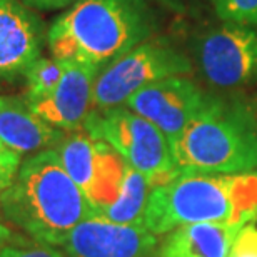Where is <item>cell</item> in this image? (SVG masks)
Returning a JSON list of instances; mask_svg holds the SVG:
<instances>
[{
	"instance_id": "obj_1",
	"label": "cell",
	"mask_w": 257,
	"mask_h": 257,
	"mask_svg": "<svg viewBox=\"0 0 257 257\" xmlns=\"http://www.w3.org/2000/svg\"><path fill=\"white\" fill-rule=\"evenodd\" d=\"M0 209L4 217L27 232L34 242L52 247H60L77 224L97 215L54 149L22 162L14 184L0 194Z\"/></svg>"
},
{
	"instance_id": "obj_2",
	"label": "cell",
	"mask_w": 257,
	"mask_h": 257,
	"mask_svg": "<svg viewBox=\"0 0 257 257\" xmlns=\"http://www.w3.org/2000/svg\"><path fill=\"white\" fill-rule=\"evenodd\" d=\"M157 29L147 0H75L47 30L54 59L104 69Z\"/></svg>"
},
{
	"instance_id": "obj_3",
	"label": "cell",
	"mask_w": 257,
	"mask_h": 257,
	"mask_svg": "<svg viewBox=\"0 0 257 257\" xmlns=\"http://www.w3.org/2000/svg\"><path fill=\"white\" fill-rule=\"evenodd\" d=\"M257 217V171L179 174L151 189L144 227L164 235L187 224L220 222L244 227Z\"/></svg>"
},
{
	"instance_id": "obj_4",
	"label": "cell",
	"mask_w": 257,
	"mask_h": 257,
	"mask_svg": "<svg viewBox=\"0 0 257 257\" xmlns=\"http://www.w3.org/2000/svg\"><path fill=\"white\" fill-rule=\"evenodd\" d=\"M171 144L179 174H244L257 171V119L237 102L214 95Z\"/></svg>"
},
{
	"instance_id": "obj_5",
	"label": "cell",
	"mask_w": 257,
	"mask_h": 257,
	"mask_svg": "<svg viewBox=\"0 0 257 257\" xmlns=\"http://www.w3.org/2000/svg\"><path fill=\"white\" fill-rule=\"evenodd\" d=\"M82 128L95 141L109 144L128 166L147 179L151 189L179 176L167 137L125 105L107 110L90 109Z\"/></svg>"
},
{
	"instance_id": "obj_6",
	"label": "cell",
	"mask_w": 257,
	"mask_h": 257,
	"mask_svg": "<svg viewBox=\"0 0 257 257\" xmlns=\"http://www.w3.org/2000/svg\"><path fill=\"white\" fill-rule=\"evenodd\" d=\"M191 70V60L171 44L146 40L99 72L92 90V109L120 107L152 82L172 75H187Z\"/></svg>"
},
{
	"instance_id": "obj_7",
	"label": "cell",
	"mask_w": 257,
	"mask_h": 257,
	"mask_svg": "<svg viewBox=\"0 0 257 257\" xmlns=\"http://www.w3.org/2000/svg\"><path fill=\"white\" fill-rule=\"evenodd\" d=\"M197 59L210 85L237 89L257 82V25L224 22L199 40Z\"/></svg>"
},
{
	"instance_id": "obj_8",
	"label": "cell",
	"mask_w": 257,
	"mask_h": 257,
	"mask_svg": "<svg viewBox=\"0 0 257 257\" xmlns=\"http://www.w3.org/2000/svg\"><path fill=\"white\" fill-rule=\"evenodd\" d=\"M214 95L205 94L187 75H172L146 85L124 105L152 122L171 142L207 109Z\"/></svg>"
},
{
	"instance_id": "obj_9",
	"label": "cell",
	"mask_w": 257,
	"mask_h": 257,
	"mask_svg": "<svg viewBox=\"0 0 257 257\" xmlns=\"http://www.w3.org/2000/svg\"><path fill=\"white\" fill-rule=\"evenodd\" d=\"M67 257H154L157 235L144 225H127L100 215L82 220L59 247Z\"/></svg>"
},
{
	"instance_id": "obj_10",
	"label": "cell",
	"mask_w": 257,
	"mask_h": 257,
	"mask_svg": "<svg viewBox=\"0 0 257 257\" xmlns=\"http://www.w3.org/2000/svg\"><path fill=\"white\" fill-rule=\"evenodd\" d=\"M47 30L20 0H0V79L24 75L42 54Z\"/></svg>"
},
{
	"instance_id": "obj_11",
	"label": "cell",
	"mask_w": 257,
	"mask_h": 257,
	"mask_svg": "<svg viewBox=\"0 0 257 257\" xmlns=\"http://www.w3.org/2000/svg\"><path fill=\"white\" fill-rule=\"evenodd\" d=\"M64 74L55 90L45 99L29 102L35 115L60 131L82 128L92 109V90L100 69L89 64L60 60Z\"/></svg>"
},
{
	"instance_id": "obj_12",
	"label": "cell",
	"mask_w": 257,
	"mask_h": 257,
	"mask_svg": "<svg viewBox=\"0 0 257 257\" xmlns=\"http://www.w3.org/2000/svg\"><path fill=\"white\" fill-rule=\"evenodd\" d=\"M65 136L35 115L25 97L0 95V141L19 154L54 149Z\"/></svg>"
},
{
	"instance_id": "obj_13",
	"label": "cell",
	"mask_w": 257,
	"mask_h": 257,
	"mask_svg": "<svg viewBox=\"0 0 257 257\" xmlns=\"http://www.w3.org/2000/svg\"><path fill=\"white\" fill-rule=\"evenodd\" d=\"M242 227L220 222L187 224L166 234L156 257H229Z\"/></svg>"
},
{
	"instance_id": "obj_14",
	"label": "cell",
	"mask_w": 257,
	"mask_h": 257,
	"mask_svg": "<svg viewBox=\"0 0 257 257\" xmlns=\"http://www.w3.org/2000/svg\"><path fill=\"white\" fill-rule=\"evenodd\" d=\"M65 172L89 197L99 171V141L92 139L84 128L65 134L54 147Z\"/></svg>"
},
{
	"instance_id": "obj_15",
	"label": "cell",
	"mask_w": 257,
	"mask_h": 257,
	"mask_svg": "<svg viewBox=\"0 0 257 257\" xmlns=\"http://www.w3.org/2000/svg\"><path fill=\"white\" fill-rule=\"evenodd\" d=\"M149 194H151V186L147 179L127 164L119 197L97 215L117 224L144 225V212H146Z\"/></svg>"
},
{
	"instance_id": "obj_16",
	"label": "cell",
	"mask_w": 257,
	"mask_h": 257,
	"mask_svg": "<svg viewBox=\"0 0 257 257\" xmlns=\"http://www.w3.org/2000/svg\"><path fill=\"white\" fill-rule=\"evenodd\" d=\"M64 74V64L54 57H40L25 70L27 79V102L45 99L55 90Z\"/></svg>"
},
{
	"instance_id": "obj_17",
	"label": "cell",
	"mask_w": 257,
	"mask_h": 257,
	"mask_svg": "<svg viewBox=\"0 0 257 257\" xmlns=\"http://www.w3.org/2000/svg\"><path fill=\"white\" fill-rule=\"evenodd\" d=\"M222 22L257 25V0H212Z\"/></svg>"
},
{
	"instance_id": "obj_18",
	"label": "cell",
	"mask_w": 257,
	"mask_h": 257,
	"mask_svg": "<svg viewBox=\"0 0 257 257\" xmlns=\"http://www.w3.org/2000/svg\"><path fill=\"white\" fill-rule=\"evenodd\" d=\"M22 166V154L12 151L0 141V194L12 186Z\"/></svg>"
},
{
	"instance_id": "obj_19",
	"label": "cell",
	"mask_w": 257,
	"mask_h": 257,
	"mask_svg": "<svg viewBox=\"0 0 257 257\" xmlns=\"http://www.w3.org/2000/svg\"><path fill=\"white\" fill-rule=\"evenodd\" d=\"M0 257H67L62 250L40 242L35 244H9L0 249Z\"/></svg>"
},
{
	"instance_id": "obj_20",
	"label": "cell",
	"mask_w": 257,
	"mask_h": 257,
	"mask_svg": "<svg viewBox=\"0 0 257 257\" xmlns=\"http://www.w3.org/2000/svg\"><path fill=\"white\" fill-rule=\"evenodd\" d=\"M229 257H257V227L244 225L235 235Z\"/></svg>"
},
{
	"instance_id": "obj_21",
	"label": "cell",
	"mask_w": 257,
	"mask_h": 257,
	"mask_svg": "<svg viewBox=\"0 0 257 257\" xmlns=\"http://www.w3.org/2000/svg\"><path fill=\"white\" fill-rule=\"evenodd\" d=\"M20 2L35 10H57L72 5L75 0H20Z\"/></svg>"
},
{
	"instance_id": "obj_22",
	"label": "cell",
	"mask_w": 257,
	"mask_h": 257,
	"mask_svg": "<svg viewBox=\"0 0 257 257\" xmlns=\"http://www.w3.org/2000/svg\"><path fill=\"white\" fill-rule=\"evenodd\" d=\"M4 214H2V209H0V249L4 247V245H9L12 244L14 239H19L17 235H15L12 230H10V227L7 225V222H5Z\"/></svg>"
},
{
	"instance_id": "obj_23",
	"label": "cell",
	"mask_w": 257,
	"mask_h": 257,
	"mask_svg": "<svg viewBox=\"0 0 257 257\" xmlns=\"http://www.w3.org/2000/svg\"><path fill=\"white\" fill-rule=\"evenodd\" d=\"M159 2H162L167 9L174 10V12H184L187 0H159Z\"/></svg>"
},
{
	"instance_id": "obj_24",
	"label": "cell",
	"mask_w": 257,
	"mask_h": 257,
	"mask_svg": "<svg viewBox=\"0 0 257 257\" xmlns=\"http://www.w3.org/2000/svg\"><path fill=\"white\" fill-rule=\"evenodd\" d=\"M154 257H156V255H154Z\"/></svg>"
}]
</instances>
